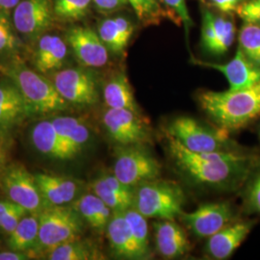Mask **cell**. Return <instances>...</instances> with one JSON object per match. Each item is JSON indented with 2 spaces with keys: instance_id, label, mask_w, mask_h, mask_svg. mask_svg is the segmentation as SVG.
<instances>
[{
  "instance_id": "d590c367",
  "label": "cell",
  "mask_w": 260,
  "mask_h": 260,
  "mask_svg": "<svg viewBox=\"0 0 260 260\" xmlns=\"http://www.w3.org/2000/svg\"><path fill=\"white\" fill-rule=\"evenodd\" d=\"M235 11L245 22L260 23V0H248L239 3Z\"/></svg>"
},
{
  "instance_id": "9a60e30c",
  "label": "cell",
  "mask_w": 260,
  "mask_h": 260,
  "mask_svg": "<svg viewBox=\"0 0 260 260\" xmlns=\"http://www.w3.org/2000/svg\"><path fill=\"white\" fill-rule=\"evenodd\" d=\"M32 111L16 84L10 78L0 81V137L6 136Z\"/></svg>"
},
{
  "instance_id": "5bb4252c",
  "label": "cell",
  "mask_w": 260,
  "mask_h": 260,
  "mask_svg": "<svg viewBox=\"0 0 260 260\" xmlns=\"http://www.w3.org/2000/svg\"><path fill=\"white\" fill-rule=\"evenodd\" d=\"M196 65L211 68L218 71L226 78L230 91H237L248 88L260 80V67L253 64L238 47L235 56L226 64H216L192 59Z\"/></svg>"
},
{
  "instance_id": "f35d334b",
  "label": "cell",
  "mask_w": 260,
  "mask_h": 260,
  "mask_svg": "<svg viewBox=\"0 0 260 260\" xmlns=\"http://www.w3.org/2000/svg\"><path fill=\"white\" fill-rule=\"evenodd\" d=\"M93 3L99 12L105 15L115 13L129 4L128 0H93Z\"/></svg>"
},
{
  "instance_id": "8992f818",
  "label": "cell",
  "mask_w": 260,
  "mask_h": 260,
  "mask_svg": "<svg viewBox=\"0 0 260 260\" xmlns=\"http://www.w3.org/2000/svg\"><path fill=\"white\" fill-rule=\"evenodd\" d=\"M113 172L122 183L134 187L158 179L162 168L146 149L140 148V145H132L120 151Z\"/></svg>"
},
{
  "instance_id": "74e56055",
  "label": "cell",
  "mask_w": 260,
  "mask_h": 260,
  "mask_svg": "<svg viewBox=\"0 0 260 260\" xmlns=\"http://www.w3.org/2000/svg\"><path fill=\"white\" fill-rule=\"evenodd\" d=\"M27 210L20 205H17L11 212L0 219V228L8 234L14 232L22 218L27 214Z\"/></svg>"
},
{
  "instance_id": "b9f144b4",
  "label": "cell",
  "mask_w": 260,
  "mask_h": 260,
  "mask_svg": "<svg viewBox=\"0 0 260 260\" xmlns=\"http://www.w3.org/2000/svg\"><path fill=\"white\" fill-rule=\"evenodd\" d=\"M208 1L215 8L222 11L223 13H231L232 11H234L230 0H208Z\"/></svg>"
},
{
  "instance_id": "1f68e13d",
  "label": "cell",
  "mask_w": 260,
  "mask_h": 260,
  "mask_svg": "<svg viewBox=\"0 0 260 260\" xmlns=\"http://www.w3.org/2000/svg\"><path fill=\"white\" fill-rule=\"evenodd\" d=\"M140 21L145 25H155L168 15L160 0H128Z\"/></svg>"
},
{
  "instance_id": "3957f363",
  "label": "cell",
  "mask_w": 260,
  "mask_h": 260,
  "mask_svg": "<svg viewBox=\"0 0 260 260\" xmlns=\"http://www.w3.org/2000/svg\"><path fill=\"white\" fill-rule=\"evenodd\" d=\"M0 71L19 87L33 111L53 113L67 107L68 103L58 93L53 81L43 74L18 62L0 65Z\"/></svg>"
},
{
  "instance_id": "d6986e66",
  "label": "cell",
  "mask_w": 260,
  "mask_h": 260,
  "mask_svg": "<svg viewBox=\"0 0 260 260\" xmlns=\"http://www.w3.org/2000/svg\"><path fill=\"white\" fill-rule=\"evenodd\" d=\"M159 253L166 258L185 254L190 249L186 233L174 220H161L153 224Z\"/></svg>"
},
{
  "instance_id": "7c38bea8",
  "label": "cell",
  "mask_w": 260,
  "mask_h": 260,
  "mask_svg": "<svg viewBox=\"0 0 260 260\" xmlns=\"http://www.w3.org/2000/svg\"><path fill=\"white\" fill-rule=\"evenodd\" d=\"M66 42L77 60L88 68H102L109 59L108 48L99 34L86 26H73L66 33Z\"/></svg>"
},
{
  "instance_id": "5b68a950",
  "label": "cell",
  "mask_w": 260,
  "mask_h": 260,
  "mask_svg": "<svg viewBox=\"0 0 260 260\" xmlns=\"http://www.w3.org/2000/svg\"><path fill=\"white\" fill-rule=\"evenodd\" d=\"M38 244L50 251L66 242L75 241L81 232L80 215L75 209L52 205L39 214Z\"/></svg>"
},
{
  "instance_id": "836d02e7",
  "label": "cell",
  "mask_w": 260,
  "mask_h": 260,
  "mask_svg": "<svg viewBox=\"0 0 260 260\" xmlns=\"http://www.w3.org/2000/svg\"><path fill=\"white\" fill-rule=\"evenodd\" d=\"M94 253L90 248L78 242L63 243L48 251L50 260H88L93 259Z\"/></svg>"
},
{
  "instance_id": "f1b7e54d",
  "label": "cell",
  "mask_w": 260,
  "mask_h": 260,
  "mask_svg": "<svg viewBox=\"0 0 260 260\" xmlns=\"http://www.w3.org/2000/svg\"><path fill=\"white\" fill-rule=\"evenodd\" d=\"M93 0H54L55 19L75 22L84 19L89 13Z\"/></svg>"
},
{
  "instance_id": "277c9868",
  "label": "cell",
  "mask_w": 260,
  "mask_h": 260,
  "mask_svg": "<svg viewBox=\"0 0 260 260\" xmlns=\"http://www.w3.org/2000/svg\"><path fill=\"white\" fill-rule=\"evenodd\" d=\"M184 202L179 185L156 179L138 185L133 207L146 218L175 220L183 212Z\"/></svg>"
},
{
  "instance_id": "6da1fadb",
  "label": "cell",
  "mask_w": 260,
  "mask_h": 260,
  "mask_svg": "<svg viewBox=\"0 0 260 260\" xmlns=\"http://www.w3.org/2000/svg\"><path fill=\"white\" fill-rule=\"evenodd\" d=\"M171 155L177 167L196 181L210 185L240 182L249 171V158L229 150L194 152L168 135Z\"/></svg>"
},
{
  "instance_id": "d6a6232c",
  "label": "cell",
  "mask_w": 260,
  "mask_h": 260,
  "mask_svg": "<svg viewBox=\"0 0 260 260\" xmlns=\"http://www.w3.org/2000/svg\"><path fill=\"white\" fill-rule=\"evenodd\" d=\"M213 25L217 40L211 53L215 55H222L229 51L234 41V22L231 19H224L223 17H218L213 15Z\"/></svg>"
},
{
  "instance_id": "f546056e",
  "label": "cell",
  "mask_w": 260,
  "mask_h": 260,
  "mask_svg": "<svg viewBox=\"0 0 260 260\" xmlns=\"http://www.w3.org/2000/svg\"><path fill=\"white\" fill-rule=\"evenodd\" d=\"M123 212L143 258H147L149 251V226L147 223V218L138 212L133 206Z\"/></svg>"
},
{
  "instance_id": "4fadbf2b",
  "label": "cell",
  "mask_w": 260,
  "mask_h": 260,
  "mask_svg": "<svg viewBox=\"0 0 260 260\" xmlns=\"http://www.w3.org/2000/svg\"><path fill=\"white\" fill-rule=\"evenodd\" d=\"M103 120L112 139L122 146L140 145L147 140L148 132L138 113L127 109L108 108Z\"/></svg>"
},
{
  "instance_id": "ba28073f",
  "label": "cell",
  "mask_w": 260,
  "mask_h": 260,
  "mask_svg": "<svg viewBox=\"0 0 260 260\" xmlns=\"http://www.w3.org/2000/svg\"><path fill=\"white\" fill-rule=\"evenodd\" d=\"M225 131L210 129L189 117H179L168 126L167 134L194 152L223 150Z\"/></svg>"
},
{
  "instance_id": "30bf717a",
  "label": "cell",
  "mask_w": 260,
  "mask_h": 260,
  "mask_svg": "<svg viewBox=\"0 0 260 260\" xmlns=\"http://www.w3.org/2000/svg\"><path fill=\"white\" fill-rule=\"evenodd\" d=\"M2 185L14 203L22 206L30 213H38L43 208L41 195L35 177L22 165H12L2 176Z\"/></svg>"
},
{
  "instance_id": "83f0119b",
  "label": "cell",
  "mask_w": 260,
  "mask_h": 260,
  "mask_svg": "<svg viewBox=\"0 0 260 260\" xmlns=\"http://www.w3.org/2000/svg\"><path fill=\"white\" fill-rule=\"evenodd\" d=\"M93 194L98 196L103 203L109 206L112 211H125L134 205V197L122 195L112 189L103 180V177L98 178L92 185Z\"/></svg>"
},
{
  "instance_id": "44dd1931",
  "label": "cell",
  "mask_w": 260,
  "mask_h": 260,
  "mask_svg": "<svg viewBox=\"0 0 260 260\" xmlns=\"http://www.w3.org/2000/svg\"><path fill=\"white\" fill-rule=\"evenodd\" d=\"M133 31L132 23L124 17L106 18L98 26V34L103 44L116 54L122 53L126 48Z\"/></svg>"
},
{
  "instance_id": "e575fe53",
  "label": "cell",
  "mask_w": 260,
  "mask_h": 260,
  "mask_svg": "<svg viewBox=\"0 0 260 260\" xmlns=\"http://www.w3.org/2000/svg\"><path fill=\"white\" fill-rule=\"evenodd\" d=\"M217 36L214 29L213 15L205 10L203 14V26H202V45L206 51L211 53Z\"/></svg>"
},
{
  "instance_id": "d4e9b609",
  "label": "cell",
  "mask_w": 260,
  "mask_h": 260,
  "mask_svg": "<svg viewBox=\"0 0 260 260\" xmlns=\"http://www.w3.org/2000/svg\"><path fill=\"white\" fill-rule=\"evenodd\" d=\"M75 209L93 229L103 231L110 221L112 209L95 194L80 197L75 205Z\"/></svg>"
},
{
  "instance_id": "52a82bcc",
  "label": "cell",
  "mask_w": 260,
  "mask_h": 260,
  "mask_svg": "<svg viewBox=\"0 0 260 260\" xmlns=\"http://www.w3.org/2000/svg\"><path fill=\"white\" fill-rule=\"evenodd\" d=\"M12 20L19 37L37 42L53 25L54 0H20L13 10Z\"/></svg>"
},
{
  "instance_id": "4316f807",
  "label": "cell",
  "mask_w": 260,
  "mask_h": 260,
  "mask_svg": "<svg viewBox=\"0 0 260 260\" xmlns=\"http://www.w3.org/2000/svg\"><path fill=\"white\" fill-rule=\"evenodd\" d=\"M10 13L0 10V58L17 55L21 46Z\"/></svg>"
},
{
  "instance_id": "f6af8a7d",
  "label": "cell",
  "mask_w": 260,
  "mask_h": 260,
  "mask_svg": "<svg viewBox=\"0 0 260 260\" xmlns=\"http://www.w3.org/2000/svg\"><path fill=\"white\" fill-rule=\"evenodd\" d=\"M239 1H240V0H230V2H231V4H232L233 9H236V7L239 5Z\"/></svg>"
},
{
  "instance_id": "e0dca14e",
  "label": "cell",
  "mask_w": 260,
  "mask_h": 260,
  "mask_svg": "<svg viewBox=\"0 0 260 260\" xmlns=\"http://www.w3.org/2000/svg\"><path fill=\"white\" fill-rule=\"evenodd\" d=\"M106 228L112 251L117 256L125 259H143L123 211H113Z\"/></svg>"
},
{
  "instance_id": "7bdbcfd3",
  "label": "cell",
  "mask_w": 260,
  "mask_h": 260,
  "mask_svg": "<svg viewBox=\"0 0 260 260\" xmlns=\"http://www.w3.org/2000/svg\"><path fill=\"white\" fill-rule=\"evenodd\" d=\"M18 204L14 203L11 200H6V201H0V219H2L5 215L11 212Z\"/></svg>"
},
{
  "instance_id": "8d00e7d4",
  "label": "cell",
  "mask_w": 260,
  "mask_h": 260,
  "mask_svg": "<svg viewBox=\"0 0 260 260\" xmlns=\"http://www.w3.org/2000/svg\"><path fill=\"white\" fill-rule=\"evenodd\" d=\"M169 9L173 10L174 14L177 16L180 21L184 23L187 33L189 29L193 25V21L190 17L189 11L186 6L185 0H160Z\"/></svg>"
},
{
  "instance_id": "484cf974",
  "label": "cell",
  "mask_w": 260,
  "mask_h": 260,
  "mask_svg": "<svg viewBox=\"0 0 260 260\" xmlns=\"http://www.w3.org/2000/svg\"><path fill=\"white\" fill-rule=\"evenodd\" d=\"M9 235L8 245L12 251L24 252L32 250L39 240V217L25 216Z\"/></svg>"
},
{
  "instance_id": "7402d4cb",
  "label": "cell",
  "mask_w": 260,
  "mask_h": 260,
  "mask_svg": "<svg viewBox=\"0 0 260 260\" xmlns=\"http://www.w3.org/2000/svg\"><path fill=\"white\" fill-rule=\"evenodd\" d=\"M31 138L38 151L45 155L56 159L72 158L52 121H43L36 123L32 129Z\"/></svg>"
},
{
  "instance_id": "60d3db41",
  "label": "cell",
  "mask_w": 260,
  "mask_h": 260,
  "mask_svg": "<svg viewBox=\"0 0 260 260\" xmlns=\"http://www.w3.org/2000/svg\"><path fill=\"white\" fill-rule=\"evenodd\" d=\"M27 254L22 251H2L0 252V260L27 259Z\"/></svg>"
},
{
  "instance_id": "ab89813d",
  "label": "cell",
  "mask_w": 260,
  "mask_h": 260,
  "mask_svg": "<svg viewBox=\"0 0 260 260\" xmlns=\"http://www.w3.org/2000/svg\"><path fill=\"white\" fill-rule=\"evenodd\" d=\"M248 205L251 210L260 214V174L253 178L247 193Z\"/></svg>"
},
{
  "instance_id": "603a6c76",
  "label": "cell",
  "mask_w": 260,
  "mask_h": 260,
  "mask_svg": "<svg viewBox=\"0 0 260 260\" xmlns=\"http://www.w3.org/2000/svg\"><path fill=\"white\" fill-rule=\"evenodd\" d=\"M53 124L72 158L76 155L90 138L86 124L74 117H58Z\"/></svg>"
},
{
  "instance_id": "8fae6325",
  "label": "cell",
  "mask_w": 260,
  "mask_h": 260,
  "mask_svg": "<svg viewBox=\"0 0 260 260\" xmlns=\"http://www.w3.org/2000/svg\"><path fill=\"white\" fill-rule=\"evenodd\" d=\"M181 220L187 229L200 238H209L233 222V208L228 203L200 205L193 212H182Z\"/></svg>"
},
{
  "instance_id": "9c48e42d",
  "label": "cell",
  "mask_w": 260,
  "mask_h": 260,
  "mask_svg": "<svg viewBox=\"0 0 260 260\" xmlns=\"http://www.w3.org/2000/svg\"><path fill=\"white\" fill-rule=\"evenodd\" d=\"M53 83L67 103L88 106L98 101L94 76L84 69L69 68L58 71L53 76Z\"/></svg>"
},
{
  "instance_id": "ee69618b",
  "label": "cell",
  "mask_w": 260,
  "mask_h": 260,
  "mask_svg": "<svg viewBox=\"0 0 260 260\" xmlns=\"http://www.w3.org/2000/svg\"><path fill=\"white\" fill-rule=\"evenodd\" d=\"M19 1L20 0H0V10L10 13V11L16 8Z\"/></svg>"
},
{
  "instance_id": "4dcf8cb0",
  "label": "cell",
  "mask_w": 260,
  "mask_h": 260,
  "mask_svg": "<svg viewBox=\"0 0 260 260\" xmlns=\"http://www.w3.org/2000/svg\"><path fill=\"white\" fill-rule=\"evenodd\" d=\"M239 47L253 64L260 67V25L245 22L239 33Z\"/></svg>"
},
{
  "instance_id": "ffe728a7",
  "label": "cell",
  "mask_w": 260,
  "mask_h": 260,
  "mask_svg": "<svg viewBox=\"0 0 260 260\" xmlns=\"http://www.w3.org/2000/svg\"><path fill=\"white\" fill-rule=\"evenodd\" d=\"M44 200L49 205H64L73 202L80 189L77 181L72 178L47 174L34 176Z\"/></svg>"
},
{
  "instance_id": "ac0fdd59",
  "label": "cell",
  "mask_w": 260,
  "mask_h": 260,
  "mask_svg": "<svg viewBox=\"0 0 260 260\" xmlns=\"http://www.w3.org/2000/svg\"><path fill=\"white\" fill-rule=\"evenodd\" d=\"M68 56V44L54 34H44L38 39L34 65L39 73L46 75L60 70Z\"/></svg>"
},
{
  "instance_id": "7a4b0ae2",
  "label": "cell",
  "mask_w": 260,
  "mask_h": 260,
  "mask_svg": "<svg viewBox=\"0 0 260 260\" xmlns=\"http://www.w3.org/2000/svg\"><path fill=\"white\" fill-rule=\"evenodd\" d=\"M200 103L221 129H240L260 115V80L237 91H207L200 94Z\"/></svg>"
},
{
  "instance_id": "2e32d148",
  "label": "cell",
  "mask_w": 260,
  "mask_h": 260,
  "mask_svg": "<svg viewBox=\"0 0 260 260\" xmlns=\"http://www.w3.org/2000/svg\"><path fill=\"white\" fill-rule=\"evenodd\" d=\"M254 222L231 223L208 238L206 251L214 259L223 260L233 255L251 233Z\"/></svg>"
},
{
  "instance_id": "cb8c5ba5",
  "label": "cell",
  "mask_w": 260,
  "mask_h": 260,
  "mask_svg": "<svg viewBox=\"0 0 260 260\" xmlns=\"http://www.w3.org/2000/svg\"><path fill=\"white\" fill-rule=\"evenodd\" d=\"M104 102L108 108L127 109L139 114L129 81L124 74L114 75L103 89Z\"/></svg>"
}]
</instances>
